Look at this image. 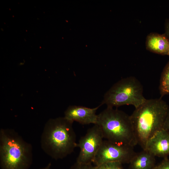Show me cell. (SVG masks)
<instances>
[{
	"label": "cell",
	"mask_w": 169,
	"mask_h": 169,
	"mask_svg": "<svg viewBox=\"0 0 169 169\" xmlns=\"http://www.w3.org/2000/svg\"><path fill=\"white\" fill-rule=\"evenodd\" d=\"M169 113L168 105L159 98L146 99L130 115L137 144L143 150L148 140L163 129Z\"/></svg>",
	"instance_id": "cell-1"
},
{
	"label": "cell",
	"mask_w": 169,
	"mask_h": 169,
	"mask_svg": "<svg viewBox=\"0 0 169 169\" xmlns=\"http://www.w3.org/2000/svg\"><path fill=\"white\" fill-rule=\"evenodd\" d=\"M73 122L64 117L49 120L45 124L41 139V148L53 159H62L77 147Z\"/></svg>",
	"instance_id": "cell-2"
},
{
	"label": "cell",
	"mask_w": 169,
	"mask_h": 169,
	"mask_svg": "<svg viewBox=\"0 0 169 169\" xmlns=\"http://www.w3.org/2000/svg\"><path fill=\"white\" fill-rule=\"evenodd\" d=\"M33 161V148L14 130H0L1 169H28Z\"/></svg>",
	"instance_id": "cell-3"
},
{
	"label": "cell",
	"mask_w": 169,
	"mask_h": 169,
	"mask_svg": "<svg viewBox=\"0 0 169 169\" xmlns=\"http://www.w3.org/2000/svg\"><path fill=\"white\" fill-rule=\"evenodd\" d=\"M98 115L96 124L106 140L133 147L137 144L130 116L109 107Z\"/></svg>",
	"instance_id": "cell-4"
},
{
	"label": "cell",
	"mask_w": 169,
	"mask_h": 169,
	"mask_svg": "<svg viewBox=\"0 0 169 169\" xmlns=\"http://www.w3.org/2000/svg\"><path fill=\"white\" fill-rule=\"evenodd\" d=\"M143 92L142 86L136 78H124L115 84L106 92L101 105L113 108L131 105L136 108L146 100Z\"/></svg>",
	"instance_id": "cell-5"
},
{
	"label": "cell",
	"mask_w": 169,
	"mask_h": 169,
	"mask_svg": "<svg viewBox=\"0 0 169 169\" xmlns=\"http://www.w3.org/2000/svg\"><path fill=\"white\" fill-rule=\"evenodd\" d=\"M133 147L103 140L92 163L95 166L109 162L129 163L136 153Z\"/></svg>",
	"instance_id": "cell-6"
},
{
	"label": "cell",
	"mask_w": 169,
	"mask_h": 169,
	"mask_svg": "<svg viewBox=\"0 0 169 169\" xmlns=\"http://www.w3.org/2000/svg\"><path fill=\"white\" fill-rule=\"evenodd\" d=\"M103 138L102 131L97 124L89 129L77 143L80 151L76 162L84 164L92 163Z\"/></svg>",
	"instance_id": "cell-7"
},
{
	"label": "cell",
	"mask_w": 169,
	"mask_h": 169,
	"mask_svg": "<svg viewBox=\"0 0 169 169\" xmlns=\"http://www.w3.org/2000/svg\"><path fill=\"white\" fill-rule=\"evenodd\" d=\"M101 105L100 104L92 108L81 106L70 105L65 111L64 117L71 121H76L83 125L96 124L98 115L96 114V111Z\"/></svg>",
	"instance_id": "cell-8"
},
{
	"label": "cell",
	"mask_w": 169,
	"mask_h": 169,
	"mask_svg": "<svg viewBox=\"0 0 169 169\" xmlns=\"http://www.w3.org/2000/svg\"><path fill=\"white\" fill-rule=\"evenodd\" d=\"M154 156L163 158L169 156V132L162 129L147 141L146 149Z\"/></svg>",
	"instance_id": "cell-9"
},
{
	"label": "cell",
	"mask_w": 169,
	"mask_h": 169,
	"mask_svg": "<svg viewBox=\"0 0 169 169\" xmlns=\"http://www.w3.org/2000/svg\"><path fill=\"white\" fill-rule=\"evenodd\" d=\"M146 46L147 50L151 52L163 55H168L169 39L165 33H151L146 37Z\"/></svg>",
	"instance_id": "cell-10"
},
{
	"label": "cell",
	"mask_w": 169,
	"mask_h": 169,
	"mask_svg": "<svg viewBox=\"0 0 169 169\" xmlns=\"http://www.w3.org/2000/svg\"><path fill=\"white\" fill-rule=\"evenodd\" d=\"M155 156L146 150L136 153L130 162V169H153Z\"/></svg>",
	"instance_id": "cell-11"
},
{
	"label": "cell",
	"mask_w": 169,
	"mask_h": 169,
	"mask_svg": "<svg viewBox=\"0 0 169 169\" xmlns=\"http://www.w3.org/2000/svg\"><path fill=\"white\" fill-rule=\"evenodd\" d=\"M159 89L161 97L169 94V61L162 72Z\"/></svg>",
	"instance_id": "cell-12"
},
{
	"label": "cell",
	"mask_w": 169,
	"mask_h": 169,
	"mask_svg": "<svg viewBox=\"0 0 169 169\" xmlns=\"http://www.w3.org/2000/svg\"><path fill=\"white\" fill-rule=\"evenodd\" d=\"M95 167L96 169H123L122 164L118 162H105L95 166Z\"/></svg>",
	"instance_id": "cell-13"
},
{
	"label": "cell",
	"mask_w": 169,
	"mask_h": 169,
	"mask_svg": "<svg viewBox=\"0 0 169 169\" xmlns=\"http://www.w3.org/2000/svg\"><path fill=\"white\" fill-rule=\"evenodd\" d=\"M69 169H96L95 166H93L92 163L84 164L75 162Z\"/></svg>",
	"instance_id": "cell-14"
},
{
	"label": "cell",
	"mask_w": 169,
	"mask_h": 169,
	"mask_svg": "<svg viewBox=\"0 0 169 169\" xmlns=\"http://www.w3.org/2000/svg\"><path fill=\"white\" fill-rule=\"evenodd\" d=\"M153 169H169V159L168 157L163 158L162 161L156 165Z\"/></svg>",
	"instance_id": "cell-15"
},
{
	"label": "cell",
	"mask_w": 169,
	"mask_h": 169,
	"mask_svg": "<svg viewBox=\"0 0 169 169\" xmlns=\"http://www.w3.org/2000/svg\"><path fill=\"white\" fill-rule=\"evenodd\" d=\"M163 129L169 132V113L164 122Z\"/></svg>",
	"instance_id": "cell-16"
},
{
	"label": "cell",
	"mask_w": 169,
	"mask_h": 169,
	"mask_svg": "<svg viewBox=\"0 0 169 169\" xmlns=\"http://www.w3.org/2000/svg\"><path fill=\"white\" fill-rule=\"evenodd\" d=\"M165 34L169 39V20L166 21L165 23Z\"/></svg>",
	"instance_id": "cell-17"
},
{
	"label": "cell",
	"mask_w": 169,
	"mask_h": 169,
	"mask_svg": "<svg viewBox=\"0 0 169 169\" xmlns=\"http://www.w3.org/2000/svg\"><path fill=\"white\" fill-rule=\"evenodd\" d=\"M51 164L50 162L46 166L39 169H51Z\"/></svg>",
	"instance_id": "cell-18"
},
{
	"label": "cell",
	"mask_w": 169,
	"mask_h": 169,
	"mask_svg": "<svg viewBox=\"0 0 169 169\" xmlns=\"http://www.w3.org/2000/svg\"><path fill=\"white\" fill-rule=\"evenodd\" d=\"M168 55L169 56V52H168Z\"/></svg>",
	"instance_id": "cell-19"
}]
</instances>
